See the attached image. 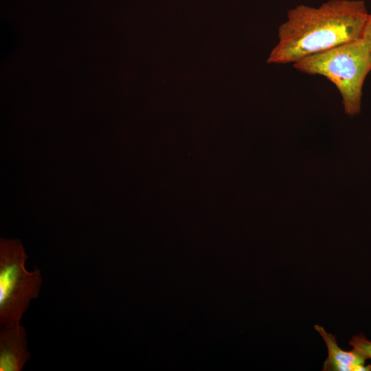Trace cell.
Segmentation results:
<instances>
[{"label": "cell", "instance_id": "cell-7", "mask_svg": "<svg viewBox=\"0 0 371 371\" xmlns=\"http://www.w3.org/2000/svg\"><path fill=\"white\" fill-rule=\"evenodd\" d=\"M361 38L366 46L371 63V14L367 16Z\"/></svg>", "mask_w": 371, "mask_h": 371}, {"label": "cell", "instance_id": "cell-1", "mask_svg": "<svg viewBox=\"0 0 371 371\" xmlns=\"http://www.w3.org/2000/svg\"><path fill=\"white\" fill-rule=\"evenodd\" d=\"M368 15L363 0H329L289 10L268 62L287 64L361 38Z\"/></svg>", "mask_w": 371, "mask_h": 371}, {"label": "cell", "instance_id": "cell-2", "mask_svg": "<svg viewBox=\"0 0 371 371\" xmlns=\"http://www.w3.org/2000/svg\"><path fill=\"white\" fill-rule=\"evenodd\" d=\"M293 67L327 78L341 93L345 113L352 116L359 113L363 83L371 71L369 54L361 38L308 56Z\"/></svg>", "mask_w": 371, "mask_h": 371}, {"label": "cell", "instance_id": "cell-6", "mask_svg": "<svg viewBox=\"0 0 371 371\" xmlns=\"http://www.w3.org/2000/svg\"><path fill=\"white\" fill-rule=\"evenodd\" d=\"M349 344L366 359H371V341L360 333L352 337Z\"/></svg>", "mask_w": 371, "mask_h": 371}, {"label": "cell", "instance_id": "cell-3", "mask_svg": "<svg viewBox=\"0 0 371 371\" xmlns=\"http://www.w3.org/2000/svg\"><path fill=\"white\" fill-rule=\"evenodd\" d=\"M27 258L19 239L1 238L0 241V324L18 323L30 301L38 297L42 278L41 270L25 269Z\"/></svg>", "mask_w": 371, "mask_h": 371}, {"label": "cell", "instance_id": "cell-4", "mask_svg": "<svg viewBox=\"0 0 371 371\" xmlns=\"http://www.w3.org/2000/svg\"><path fill=\"white\" fill-rule=\"evenodd\" d=\"M30 358L25 328L20 323L1 325L0 370L21 371Z\"/></svg>", "mask_w": 371, "mask_h": 371}, {"label": "cell", "instance_id": "cell-5", "mask_svg": "<svg viewBox=\"0 0 371 371\" xmlns=\"http://www.w3.org/2000/svg\"><path fill=\"white\" fill-rule=\"evenodd\" d=\"M315 330L324 340L328 356L322 370L324 371H370L371 366H366V359L355 350L346 351L341 349L335 336L328 333L323 327L315 325Z\"/></svg>", "mask_w": 371, "mask_h": 371}]
</instances>
